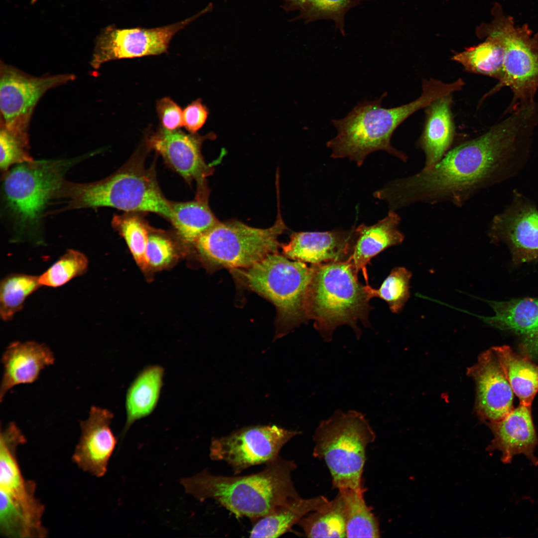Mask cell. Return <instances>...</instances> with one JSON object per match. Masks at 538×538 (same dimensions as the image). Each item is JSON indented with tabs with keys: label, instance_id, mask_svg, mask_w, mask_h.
<instances>
[{
	"label": "cell",
	"instance_id": "ab89813d",
	"mask_svg": "<svg viewBox=\"0 0 538 538\" xmlns=\"http://www.w3.org/2000/svg\"><path fill=\"white\" fill-rule=\"evenodd\" d=\"M305 0H283V8L287 11L298 10Z\"/></svg>",
	"mask_w": 538,
	"mask_h": 538
},
{
	"label": "cell",
	"instance_id": "44dd1931",
	"mask_svg": "<svg viewBox=\"0 0 538 538\" xmlns=\"http://www.w3.org/2000/svg\"><path fill=\"white\" fill-rule=\"evenodd\" d=\"M485 301L495 315L478 317L491 326L521 335L523 349L538 352V297Z\"/></svg>",
	"mask_w": 538,
	"mask_h": 538
},
{
	"label": "cell",
	"instance_id": "4dcf8cb0",
	"mask_svg": "<svg viewBox=\"0 0 538 538\" xmlns=\"http://www.w3.org/2000/svg\"><path fill=\"white\" fill-rule=\"evenodd\" d=\"M41 286L39 276L13 273L4 277L0 283L1 319L11 320L22 308L27 297Z\"/></svg>",
	"mask_w": 538,
	"mask_h": 538
},
{
	"label": "cell",
	"instance_id": "83f0119b",
	"mask_svg": "<svg viewBox=\"0 0 538 538\" xmlns=\"http://www.w3.org/2000/svg\"><path fill=\"white\" fill-rule=\"evenodd\" d=\"M504 56V48L499 40L487 37L482 43L454 53L451 59L468 72L500 81L503 74Z\"/></svg>",
	"mask_w": 538,
	"mask_h": 538
},
{
	"label": "cell",
	"instance_id": "f35d334b",
	"mask_svg": "<svg viewBox=\"0 0 538 538\" xmlns=\"http://www.w3.org/2000/svg\"><path fill=\"white\" fill-rule=\"evenodd\" d=\"M209 112L201 99L188 105L183 111V126L191 134H195L205 123Z\"/></svg>",
	"mask_w": 538,
	"mask_h": 538
},
{
	"label": "cell",
	"instance_id": "d6986e66",
	"mask_svg": "<svg viewBox=\"0 0 538 538\" xmlns=\"http://www.w3.org/2000/svg\"><path fill=\"white\" fill-rule=\"evenodd\" d=\"M488 424L494 437L487 451H500L502 461L505 464L511 463L516 455L523 454L534 465H538L535 455L538 437L531 405L520 404L502 419Z\"/></svg>",
	"mask_w": 538,
	"mask_h": 538
},
{
	"label": "cell",
	"instance_id": "4fadbf2b",
	"mask_svg": "<svg viewBox=\"0 0 538 538\" xmlns=\"http://www.w3.org/2000/svg\"><path fill=\"white\" fill-rule=\"evenodd\" d=\"M75 79V76L70 73L36 77L1 62L0 125L14 132L28 134L32 114L43 95Z\"/></svg>",
	"mask_w": 538,
	"mask_h": 538
},
{
	"label": "cell",
	"instance_id": "9a60e30c",
	"mask_svg": "<svg viewBox=\"0 0 538 538\" xmlns=\"http://www.w3.org/2000/svg\"><path fill=\"white\" fill-rule=\"evenodd\" d=\"M113 417L109 410L92 406L88 417L80 423V436L72 459L81 470L96 477L106 473L117 444L110 427Z\"/></svg>",
	"mask_w": 538,
	"mask_h": 538
},
{
	"label": "cell",
	"instance_id": "ac0fdd59",
	"mask_svg": "<svg viewBox=\"0 0 538 538\" xmlns=\"http://www.w3.org/2000/svg\"><path fill=\"white\" fill-rule=\"evenodd\" d=\"M355 239V228L326 232H294L282 245L288 258L312 265L347 261Z\"/></svg>",
	"mask_w": 538,
	"mask_h": 538
},
{
	"label": "cell",
	"instance_id": "e575fe53",
	"mask_svg": "<svg viewBox=\"0 0 538 538\" xmlns=\"http://www.w3.org/2000/svg\"><path fill=\"white\" fill-rule=\"evenodd\" d=\"M358 0H305L297 19L308 23L320 20L333 21L335 27L345 34L344 20L348 11Z\"/></svg>",
	"mask_w": 538,
	"mask_h": 538
},
{
	"label": "cell",
	"instance_id": "836d02e7",
	"mask_svg": "<svg viewBox=\"0 0 538 538\" xmlns=\"http://www.w3.org/2000/svg\"><path fill=\"white\" fill-rule=\"evenodd\" d=\"M412 274L404 267L394 268L378 289L368 284L366 290L371 298L379 297L389 304L391 311L400 313L410 296L409 282Z\"/></svg>",
	"mask_w": 538,
	"mask_h": 538
},
{
	"label": "cell",
	"instance_id": "f546056e",
	"mask_svg": "<svg viewBox=\"0 0 538 538\" xmlns=\"http://www.w3.org/2000/svg\"><path fill=\"white\" fill-rule=\"evenodd\" d=\"M342 496L346 518V538H379V523L366 504L364 491L345 489L339 490Z\"/></svg>",
	"mask_w": 538,
	"mask_h": 538
},
{
	"label": "cell",
	"instance_id": "484cf974",
	"mask_svg": "<svg viewBox=\"0 0 538 538\" xmlns=\"http://www.w3.org/2000/svg\"><path fill=\"white\" fill-rule=\"evenodd\" d=\"M492 349L520 404L532 405L538 392V366L527 355L519 354L508 346Z\"/></svg>",
	"mask_w": 538,
	"mask_h": 538
},
{
	"label": "cell",
	"instance_id": "7402d4cb",
	"mask_svg": "<svg viewBox=\"0 0 538 538\" xmlns=\"http://www.w3.org/2000/svg\"><path fill=\"white\" fill-rule=\"evenodd\" d=\"M401 219L394 210L377 223L361 224L355 228V239L351 254L347 261L358 272L361 271L368 284L367 266L371 260L387 248L400 245L404 236L399 230Z\"/></svg>",
	"mask_w": 538,
	"mask_h": 538
},
{
	"label": "cell",
	"instance_id": "1f68e13d",
	"mask_svg": "<svg viewBox=\"0 0 538 538\" xmlns=\"http://www.w3.org/2000/svg\"><path fill=\"white\" fill-rule=\"evenodd\" d=\"M112 225L125 240L136 263L146 269L145 250L151 229L145 221L137 212H126L114 216Z\"/></svg>",
	"mask_w": 538,
	"mask_h": 538
},
{
	"label": "cell",
	"instance_id": "7a4b0ae2",
	"mask_svg": "<svg viewBox=\"0 0 538 538\" xmlns=\"http://www.w3.org/2000/svg\"><path fill=\"white\" fill-rule=\"evenodd\" d=\"M451 90L448 83L429 78L422 80L420 96L407 104L384 108L382 101L386 94L377 99L360 102L343 118L331 121L337 134L326 143L331 150V157H347L360 166L369 154L383 150L406 162L407 155L391 144L393 133L410 115L449 95Z\"/></svg>",
	"mask_w": 538,
	"mask_h": 538
},
{
	"label": "cell",
	"instance_id": "2e32d148",
	"mask_svg": "<svg viewBox=\"0 0 538 538\" xmlns=\"http://www.w3.org/2000/svg\"><path fill=\"white\" fill-rule=\"evenodd\" d=\"M472 372L479 416L488 423L500 420L514 408V394L492 348L480 356Z\"/></svg>",
	"mask_w": 538,
	"mask_h": 538
},
{
	"label": "cell",
	"instance_id": "3957f363",
	"mask_svg": "<svg viewBox=\"0 0 538 538\" xmlns=\"http://www.w3.org/2000/svg\"><path fill=\"white\" fill-rule=\"evenodd\" d=\"M260 472L225 476L204 470L180 483L186 493L203 501L214 500L237 518L257 520L299 497L292 480L295 463L278 457Z\"/></svg>",
	"mask_w": 538,
	"mask_h": 538
},
{
	"label": "cell",
	"instance_id": "5bb4252c",
	"mask_svg": "<svg viewBox=\"0 0 538 538\" xmlns=\"http://www.w3.org/2000/svg\"><path fill=\"white\" fill-rule=\"evenodd\" d=\"M488 235L492 242L506 245L515 264L538 261V208L514 191L511 203L492 220Z\"/></svg>",
	"mask_w": 538,
	"mask_h": 538
},
{
	"label": "cell",
	"instance_id": "277c9868",
	"mask_svg": "<svg viewBox=\"0 0 538 538\" xmlns=\"http://www.w3.org/2000/svg\"><path fill=\"white\" fill-rule=\"evenodd\" d=\"M96 152L69 159L33 160L3 174L2 204L13 242L43 244L45 210L72 167Z\"/></svg>",
	"mask_w": 538,
	"mask_h": 538
},
{
	"label": "cell",
	"instance_id": "d6a6232c",
	"mask_svg": "<svg viewBox=\"0 0 538 538\" xmlns=\"http://www.w3.org/2000/svg\"><path fill=\"white\" fill-rule=\"evenodd\" d=\"M89 261L80 251L69 249L46 270L39 276L42 286L57 287L86 272Z\"/></svg>",
	"mask_w": 538,
	"mask_h": 538
},
{
	"label": "cell",
	"instance_id": "603a6c76",
	"mask_svg": "<svg viewBox=\"0 0 538 538\" xmlns=\"http://www.w3.org/2000/svg\"><path fill=\"white\" fill-rule=\"evenodd\" d=\"M452 102V95H448L426 107L425 124L417 143L425 155L423 169L437 163L452 144L455 128L451 112Z\"/></svg>",
	"mask_w": 538,
	"mask_h": 538
},
{
	"label": "cell",
	"instance_id": "5b68a950",
	"mask_svg": "<svg viewBox=\"0 0 538 538\" xmlns=\"http://www.w3.org/2000/svg\"><path fill=\"white\" fill-rule=\"evenodd\" d=\"M64 206L58 212L108 207L126 212H153L169 220L170 202L162 193L152 168L134 155L112 175L90 183L64 180L54 199Z\"/></svg>",
	"mask_w": 538,
	"mask_h": 538
},
{
	"label": "cell",
	"instance_id": "cb8c5ba5",
	"mask_svg": "<svg viewBox=\"0 0 538 538\" xmlns=\"http://www.w3.org/2000/svg\"><path fill=\"white\" fill-rule=\"evenodd\" d=\"M162 367L150 365L137 375L129 387L126 397V421L125 434L136 421L150 415L155 409L163 386Z\"/></svg>",
	"mask_w": 538,
	"mask_h": 538
},
{
	"label": "cell",
	"instance_id": "ba28073f",
	"mask_svg": "<svg viewBox=\"0 0 538 538\" xmlns=\"http://www.w3.org/2000/svg\"><path fill=\"white\" fill-rule=\"evenodd\" d=\"M375 438L364 414L337 410L316 429L313 455L326 463L334 488L365 491L362 475L366 449Z\"/></svg>",
	"mask_w": 538,
	"mask_h": 538
},
{
	"label": "cell",
	"instance_id": "52a82bcc",
	"mask_svg": "<svg viewBox=\"0 0 538 538\" xmlns=\"http://www.w3.org/2000/svg\"><path fill=\"white\" fill-rule=\"evenodd\" d=\"M232 271L246 287L274 305L278 337L308 320L306 301L312 266L276 252L250 267Z\"/></svg>",
	"mask_w": 538,
	"mask_h": 538
},
{
	"label": "cell",
	"instance_id": "4316f807",
	"mask_svg": "<svg viewBox=\"0 0 538 538\" xmlns=\"http://www.w3.org/2000/svg\"><path fill=\"white\" fill-rule=\"evenodd\" d=\"M328 501L323 496L293 499L270 514L256 520L250 537H279L290 531L305 515L318 509Z\"/></svg>",
	"mask_w": 538,
	"mask_h": 538
},
{
	"label": "cell",
	"instance_id": "e0dca14e",
	"mask_svg": "<svg viewBox=\"0 0 538 538\" xmlns=\"http://www.w3.org/2000/svg\"><path fill=\"white\" fill-rule=\"evenodd\" d=\"M212 135L202 136L162 127L149 137L147 145L186 180H196L201 183L211 171L203 158L201 146L204 139Z\"/></svg>",
	"mask_w": 538,
	"mask_h": 538
},
{
	"label": "cell",
	"instance_id": "9c48e42d",
	"mask_svg": "<svg viewBox=\"0 0 538 538\" xmlns=\"http://www.w3.org/2000/svg\"><path fill=\"white\" fill-rule=\"evenodd\" d=\"M491 11L492 21L478 26L476 34L479 38L495 37L501 42L504 50L503 74L483 99L504 87L510 88L513 97L507 114L520 105L535 101L538 90V33L534 34L527 24L516 25L498 2L493 4Z\"/></svg>",
	"mask_w": 538,
	"mask_h": 538
},
{
	"label": "cell",
	"instance_id": "d590c367",
	"mask_svg": "<svg viewBox=\"0 0 538 538\" xmlns=\"http://www.w3.org/2000/svg\"><path fill=\"white\" fill-rule=\"evenodd\" d=\"M0 167L4 174L12 165L34 159L29 152V135L11 131L0 125Z\"/></svg>",
	"mask_w": 538,
	"mask_h": 538
},
{
	"label": "cell",
	"instance_id": "f1b7e54d",
	"mask_svg": "<svg viewBox=\"0 0 538 538\" xmlns=\"http://www.w3.org/2000/svg\"><path fill=\"white\" fill-rule=\"evenodd\" d=\"M298 524L308 538H346L345 512L341 493L305 515Z\"/></svg>",
	"mask_w": 538,
	"mask_h": 538
},
{
	"label": "cell",
	"instance_id": "6da1fadb",
	"mask_svg": "<svg viewBox=\"0 0 538 538\" xmlns=\"http://www.w3.org/2000/svg\"><path fill=\"white\" fill-rule=\"evenodd\" d=\"M482 135L448 151L433 166L377 191L390 210L417 203L462 206L481 190L515 175L529 156L538 111L519 107Z\"/></svg>",
	"mask_w": 538,
	"mask_h": 538
},
{
	"label": "cell",
	"instance_id": "7c38bea8",
	"mask_svg": "<svg viewBox=\"0 0 538 538\" xmlns=\"http://www.w3.org/2000/svg\"><path fill=\"white\" fill-rule=\"evenodd\" d=\"M299 433L275 425L245 427L212 438L210 457L227 462L237 475L250 467L274 460L282 447Z\"/></svg>",
	"mask_w": 538,
	"mask_h": 538
},
{
	"label": "cell",
	"instance_id": "8992f818",
	"mask_svg": "<svg viewBox=\"0 0 538 538\" xmlns=\"http://www.w3.org/2000/svg\"><path fill=\"white\" fill-rule=\"evenodd\" d=\"M312 273L306 301L308 319L323 339L330 341L338 326L347 324L361 335L358 321L368 324L371 307L366 285L359 282L358 272L347 261L311 265Z\"/></svg>",
	"mask_w": 538,
	"mask_h": 538
},
{
	"label": "cell",
	"instance_id": "8fae6325",
	"mask_svg": "<svg viewBox=\"0 0 538 538\" xmlns=\"http://www.w3.org/2000/svg\"><path fill=\"white\" fill-rule=\"evenodd\" d=\"M212 3L196 14L181 21L165 26L145 28H119L110 25L97 37L91 60L98 69L109 61L157 55L166 52L174 36L197 18L210 11Z\"/></svg>",
	"mask_w": 538,
	"mask_h": 538
},
{
	"label": "cell",
	"instance_id": "ffe728a7",
	"mask_svg": "<svg viewBox=\"0 0 538 538\" xmlns=\"http://www.w3.org/2000/svg\"><path fill=\"white\" fill-rule=\"evenodd\" d=\"M54 361L52 351L44 343L27 341L10 344L1 357L3 373L0 387V402L14 386L35 382L41 371Z\"/></svg>",
	"mask_w": 538,
	"mask_h": 538
},
{
	"label": "cell",
	"instance_id": "8d00e7d4",
	"mask_svg": "<svg viewBox=\"0 0 538 538\" xmlns=\"http://www.w3.org/2000/svg\"><path fill=\"white\" fill-rule=\"evenodd\" d=\"M147 268L159 269L170 264L176 255L175 246L167 236L157 231L150 232L146 250Z\"/></svg>",
	"mask_w": 538,
	"mask_h": 538
},
{
	"label": "cell",
	"instance_id": "74e56055",
	"mask_svg": "<svg viewBox=\"0 0 538 538\" xmlns=\"http://www.w3.org/2000/svg\"><path fill=\"white\" fill-rule=\"evenodd\" d=\"M156 110L162 127L170 131L183 126V112L180 107L168 97L158 100Z\"/></svg>",
	"mask_w": 538,
	"mask_h": 538
},
{
	"label": "cell",
	"instance_id": "d4e9b609",
	"mask_svg": "<svg viewBox=\"0 0 538 538\" xmlns=\"http://www.w3.org/2000/svg\"><path fill=\"white\" fill-rule=\"evenodd\" d=\"M203 183L199 184L198 194L194 200L170 202L169 221L181 239L187 243L194 244L202 234L219 222L208 206L207 191L203 186L201 189Z\"/></svg>",
	"mask_w": 538,
	"mask_h": 538
},
{
	"label": "cell",
	"instance_id": "30bf717a",
	"mask_svg": "<svg viewBox=\"0 0 538 538\" xmlns=\"http://www.w3.org/2000/svg\"><path fill=\"white\" fill-rule=\"evenodd\" d=\"M286 229L280 215L271 227L254 228L238 221L219 222L202 234L194 245L200 257L214 268L250 267L278 252V237Z\"/></svg>",
	"mask_w": 538,
	"mask_h": 538
}]
</instances>
